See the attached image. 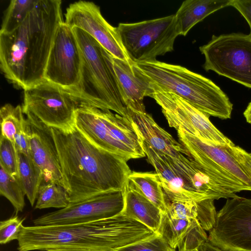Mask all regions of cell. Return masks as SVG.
Returning a JSON list of instances; mask_svg holds the SVG:
<instances>
[{
    "label": "cell",
    "mask_w": 251,
    "mask_h": 251,
    "mask_svg": "<svg viewBox=\"0 0 251 251\" xmlns=\"http://www.w3.org/2000/svg\"><path fill=\"white\" fill-rule=\"evenodd\" d=\"M117 29L129 58L134 63L156 60L172 51L179 35L175 15L134 23H120Z\"/></svg>",
    "instance_id": "obj_8"
},
{
    "label": "cell",
    "mask_w": 251,
    "mask_h": 251,
    "mask_svg": "<svg viewBox=\"0 0 251 251\" xmlns=\"http://www.w3.org/2000/svg\"><path fill=\"white\" fill-rule=\"evenodd\" d=\"M200 251L197 250H195V251Z\"/></svg>",
    "instance_id": "obj_40"
},
{
    "label": "cell",
    "mask_w": 251,
    "mask_h": 251,
    "mask_svg": "<svg viewBox=\"0 0 251 251\" xmlns=\"http://www.w3.org/2000/svg\"><path fill=\"white\" fill-rule=\"evenodd\" d=\"M157 233L121 213L91 222L60 226L23 227L18 251L59 248H88L115 251Z\"/></svg>",
    "instance_id": "obj_3"
},
{
    "label": "cell",
    "mask_w": 251,
    "mask_h": 251,
    "mask_svg": "<svg viewBox=\"0 0 251 251\" xmlns=\"http://www.w3.org/2000/svg\"><path fill=\"white\" fill-rule=\"evenodd\" d=\"M18 179L30 203L33 206L37 199L40 186L44 181V176L30 155L20 152H18Z\"/></svg>",
    "instance_id": "obj_24"
},
{
    "label": "cell",
    "mask_w": 251,
    "mask_h": 251,
    "mask_svg": "<svg viewBox=\"0 0 251 251\" xmlns=\"http://www.w3.org/2000/svg\"><path fill=\"white\" fill-rule=\"evenodd\" d=\"M231 0H187L175 14L179 35L185 36L197 23L211 14L230 6Z\"/></svg>",
    "instance_id": "obj_21"
},
{
    "label": "cell",
    "mask_w": 251,
    "mask_h": 251,
    "mask_svg": "<svg viewBox=\"0 0 251 251\" xmlns=\"http://www.w3.org/2000/svg\"><path fill=\"white\" fill-rule=\"evenodd\" d=\"M124 190H111L70 203L67 207L35 219V226L85 223L107 219L122 213L125 204Z\"/></svg>",
    "instance_id": "obj_13"
},
{
    "label": "cell",
    "mask_w": 251,
    "mask_h": 251,
    "mask_svg": "<svg viewBox=\"0 0 251 251\" xmlns=\"http://www.w3.org/2000/svg\"><path fill=\"white\" fill-rule=\"evenodd\" d=\"M38 0H12L5 11L0 33L7 34L21 26L35 7Z\"/></svg>",
    "instance_id": "obj_26"
},
{
    "label": "cell",
    "mask_w": 251,
    "mask_h": 251,
    "mask_svg": "<svg viewBox=\"0 0 251 251\" xmlns=\"http://www.w3.org/2000/svg\"><path fill=\"white\" fill-rule=\"evenodd\" d=\"M29 124L26 118L15 137V143L18 152L29 155Z\"/></svg>",
    "instance_id": "obj_34"
},
{
    "label": "cell",
    "mask_w": 251,
    "mask_h": 251,
    "mask_svg": "<svg viewBox=\"0 0 251 251\" xmlns=\"http://www.w3.org/2000/svg\"><path fill=\"white\" fill-rule=\"evenodd\" d=\"M113 64L126 106L135 111L146 112L144 98L151 97L153 91L151 85L136 71L133 61L127 62L113 56Z\"/></svg>",
    "instance_id": "obj_18"
},
{
    "label": "cell",
    "mask_w": 251,
    "mask_h": 251,
    "mask_svg": "<svg viewBox=\"0 0 251 251\" xmlns=\"http://www.w3.org/2000/svg\"><path fill=\"white\" fill-rule=\"evenodd\" d=\"M75 126L94 145L126 161L146 156L143 140L129 116L80 103Z\"/></svg>",
    "instance_id": "obj_7"
},
{
    "label": "cell",
    "mask_w": 251,
    "mask_h": 251,
    "mask_svg": "<svg viewBox=\"0 0 251 251\" xmlns=\"http://www.w3.org/2000/svg\"><path fill=\"white\" fill-rule=\"evenodd\" d=\"M70 203L69 194L63 186L53 182H43L39 190L35 208L62 209Z\"/></svg>",
    "instance_id": "obj_25"
},
{
    "label": "cell",
    "mask_w": 251,
    "mask_h": 251,
    "mask_svg": "<svg viewBox=\"0 0 251 251\" xmlns=\"http://www.w3.org/2000/svg\"><path fill=\"white\" fill-rule=\"evenodd\" d=\"M230 148L234 156L251 176V152H248L239 146L234 144Z\"/></svg>",
    "instance_id": "obj_35"
},
{
    "label": "cell",
    "mask_w": 251,
    "mask_h": 251,
    "mask_svg": "<svg viewBox=\"0 0 251 251\" xmlns=\"http://www.w3.org/2000/svg\"><path fill=\"white\" fill-rule=\"evenodd\" d=\"M136 71L151 85L172 93L209 116L231 118L233 104L212 80L180 65L156 60L134 63Z\"/></svg>",
    "instance_id": "obj_5"
},
{
    "label": "cell",
    "mask_w": 251,
    "mask_h": 251,
    "mask_svg": "<svg viewBox=\"0 0 251 251\" xmlns=\"http://www.w3.org/2000/svg\"><path fill=\"white\" fill-rule=\"evenodd\" d=\"M230 6L237 10L247 22L251 35V0H231Z\"/></svg>",
    "instance_id": "obj_36"
},
{
    "label": "cell",
    "mask_w": 251,
    "mask_h": 251,
    "mask_svg": "<svg viewBox=\"0 0 251 251\" xmlns=\"http://www.w3.org/2000/svg\"><path fill=\"white\" fill-rule=\"evenodd\" d=\"M24 219L17 215L2 221L0 223V243L5 244L12 240H18L24 227Z\"/></svg>",
    "instance_id": "obj_33"
},
{
    "label": "cell",
    "mask_w": 251,
    "mask_h": 251,
    "mask_svg": "<svg viewBox=\"0 0 251 251\" xmlns=\"http://www.w3.org/2000/svg\"><path fill=\"white\" fill-rule=\"evenodd\" d=\"M208 241L223 251H251V199H227L217 212Z\"/></svg>",
    "instance_id": "obj_11"
},
{
    "label": "cell",
    "mask_w": 251,
    "mask_h": 251,
    "mask_svg": "<svg viewBox=\"0 0 251 251\" xmlns=\"http://www.w3.org/2000/svg\"><path fill=\"white\" fill-rule=\"evenodd\" d=\"M26 118L29 124V155L42 171L43 182H55L64 186L59 157L50 128L31 116H26Z\"/></svg>",
    "instance_id": "obj_17"
},
{
    "label": "cell",
    "mask_w": 251,
    "mask_h": 251,
    "mask_svg": "<svg viewBox=\"0 0 251 251\" xmlns=\"http://www.w3.org/2000/svg\"><path fill=\"white\" fill-rule=\"evenodd\" d=\"M61 0H38L23 24L0 33V68L5 77L25 90L43 81L62 17Z\"/></svg>",
    "instance_id": "obj_2"
},
{
    "label": "cell",
    "mask_w": 251,
    "mask_h": 251,
    "mask_svg": "<svg viewBox=\"0 0 251 251\" xmlns=\"http://www.w3.org/2000/svg\"><path fill=\"white\" fill-rule=\"evenodd\" d=\"M163 212L128 181L126 187L125 215L144 224L157 233Z\"/></svg>",
    "instance_id": "obj_20"
},
{
    "label": "cell",
    "mask_w": 251,
    "mask_h": 251,
    "mask_svg": "<svg viewBox=\"0 0 251 251\" xmlns=\"http://www.w3.org/2000/svg\"><path fill=\"white\" fill-rule=\"evenodd\" d=\"M198 250L200 251H223L212 245L208 241L201 245Z\"/></svg>",
    "instance_id": "obj_37"
},
{
    "label": "cell",
    "mask_w": 251,
    "mask_h": 251,
    "mask_svg": "<svg viewBox=\"0 0 251 251\" xmlns=\"http://www.w3.org/2000/svg\"><path fill=\"white\" fill-rule=\"evenodd\" d=\"M82 57L80 81L68 91L79 103L113 111L128 117V108L119 89L113 64V56L83 30L74 27Z\"/></svg>",
    "instance_id": "obj_6"
},
{
    "label": "cell",
    "mask_w": 251,
    "mask_h": 251,
    "mask_svg": "<svg viewBox=\"0 0 251 251\" xmlns=\"http://www.w3.org/2000/svg\"><path fill=\"white\" fill-rule=\"evenodd\" d=\"M64 22L88 33L113 57L127 62L131 61L123 46L117 27L107 22L100 7L94 2L80 0L70 4L65 13Z\"/></svg>",
    "instance_id": "obj_16"
},
{
    "label": "cell",
    "mask_w": 251,
    "mask_h": 251,
    "mask_svg": "<svg viewBox=\"0 0 251 251\" xmlns=\"http://www.w3.org/2000/svg\"><path fill=\"white\" fill-rule=\"evenodd\" d=\"M26 119L22 106L5 104L0 109L1 135L11 141L15 146V135Z\"/></svg>",
    "instance_id": "obj_27"
},
{
    "label": "cell",
    "mask_w": 251,
    "mask_h": 251,
    "mask_svg": "<svg viewBox=\"0 0 251 251\" xmlns=\"http://www.w3.org/2000/svg\"><path fill=\"white\" fill-rule=\"evenodd\" d=\"M0 165L12 176L18 177V155L16 146L13 143L0 135Z\"/></svg>",
    "instance_id": "obj_31"
},
{
    "label": "cell",
    "mask_w": 251,
    "mask_h": 251,
    "mask_svg": "<svg viewBox=\"0 0 251 251\" xmlns=\"http://www.w3.org/2000/svg\"><path fill=\"white\" fill-rule=\"evenodd\" d=\"M129 183L144 197L151 201L163 213L167 209V203L162 185L156 172H132Z\"/></svg>",
    "instance_id": "obj_23"
},
{
    "label": "cell",
    "mask_w": 251,
    "mask_h": 251,
    "mask_svg": "<svg viewBox=\"0 0 251 251\" xmlns=\"http://www.w3.org/2000/svg\"><path fill=\"white\" fill-rule=\"evenodd\" d=\"M192 220L176 219L163 213L157 233L173 248L176 249L189 228Z\"/></svg>",
    "instance_id": "obj_28"
},
{
    "label": "cell",
    "mask_w": 251,
    "mask_h": 251,
    "mask_svg": "<svg viewBox=\"0 0 251 251\" xmlns=\"http://www.w3.org/2000/svg\"><path fill=\"white\" fill-rule=\"evenodd\" d=\"M24 90L25 115L49 128L67 130L75 126L79 103L67 90L45 79Z\"/></svg>",
    "instance_id": "obj_10"
},
{
    "label": "cell",
    "mask_w": 251,
    "mask_h": 251,
    "mask_svg": "<svg viewBox=\"0 0 251 251\" xmlns=\"http://www.w3.org/2000/svg\"><path fill=\"white\" fill-rule=\"evenodd\" d=\"M0 166V194L11 202L17 213L22 212L25 205V196L23 188L18 178Z\"/></svg>",
    "instance_id": "obj_29"
},
{
    "label": "cell",
    "mask_w": 251,
    "mask_h": 251,
    "mask_svg": "<svg viewBox=\"0 0 251 251\" xmlns=\"http://www.w3.org/2000/svg\"><path fill=\"white\" fill-rule=\"evenodd\" d=\"M115 251H176L158 234Z\"/></svg>",
    "instance_id": "obj_32"
},
{
    "label": "cell",
    "mask_w": 251,
    "mask_h": 251,
    "mask_svg": "<svg viewBox=\"0 0 251 251\" xmlns=\"http://www.w3.org/2000/svg\"><path fill=\"white\" fill-rule=\"evenodd\" d=\"M246 121L251 124V101L248 105L246 109L243 113Z\"/></svg>",
    "instance_id": "obj_39"
},
{
    "label": "cell",
    "mask_w": 251,
    "mask_h": 251,
    "mask_svg": "<svg viewBox=\"0 0 251 251\" xmlns=\"http://www.w3.org/2000/svg\"><path fill=\"white\" fill-rule=\"evenodd\" d=\"M128 116L143 141L156 150L174 158L189 156L184 147L161 127L146 112H139L128 108Z\"/></svg>",
    "instance_id": "obj_19"
},
{
    "label": "cell",
    "mask_w": 251,
    "mask_h": 251,
    "mask_svg": "<svg viewBox=\"0 0 251 251\" xmlns=\"http://www.w3.org/2000/svg\"><path fill=\"white\" fill-rule=\"evenodd\" d=\"M47 251H105L101 250L88 248H59L48 250Z\"/></svg>",
    "instance_id": "obj_38"
},
{
    "label": "cell",
    "mask_w": 251,
    "mask_h": 251,
    "mask_svg": "<svg viewBox=\"0 0 251 251\" xmlns=\"http://www.w3.org/2000/svg\"><path fill=\"white\" fill-rule=\"evenodd\" d=\"M214 201L209 199L168 202L165 213L173 218L197 220L205 230L209 231L214 225L217 214Z\"/></svg>",
    "instance_id": "obj_22"
},
{
    "label": "cell",
    "mask_w": 251,
    "mask_h": 251,
    "mask_svg": "<svg viewBox=\"0 0 251 251\" xmlns=\"http://www.w3.org/2000/svg\"><path fill=\"white\" fill-rule=\"evenodd\" d=\"M200 50L203 67L251 88V35L231 33L213 35Z\"/></svg>",
    "instance_id": "obj_9"
},
{
    "label": "cell",
    "mask_w": 251,
    "mask_h": 251,
    "mask_svg": "<svg viewBox=\"0 0 251 251\" xmlns=\"http://www.w3.org/2000/svg\"><path fill=\"white\" fill-rule=\"evenodd\" d=\"M176 130L180 144L191 158L220 176L251 191V176L232 153L230 145L206 142L181 128Z\"/></svg>",
    "instance_id": "obj_15"
},
{
    "label": "cell",
    "mask_w": 251,
    "mask_h": 251,
    "mask_svg": "<svg viewBox=\"0 0 251 251\" xmlns=\"http://www.w3.org/2000/svg\"><path fill=\"white\" fill-rule=\"evenodd\" d=\"M207 241L208 236L205 230L198 220L193 219L189 228L178 244V251L197 250Z\"/></svg>",
    "instance_id": "obj_30"
},
{
    "label": "cell",
    "mask_w": 251,
    "mask_h": 251,
    "mask_svg": "<svg viewBox=\"0 0 251 251\" xmlns=\"http://www.w3.org/2000/svg\"><path fill=\"white\" fill-rule=\"evenodd\" d=\"M151 85V97L161 106L170 127L181 128L206 142L222 146L233 143L213 125L209 115L175 94Z\"/></svg>",
    "instance_id": "obj_12"
},
{
    "label": "cell",
    "mask_w": 251,
    "mask_h": 251,
    "mask_svg": "<svg viewBox=\"0 0 251 251\" xmlns=\"http://www.w3.org/2000/svg\"><path fill=\"white\" fill-rule=\"evenodd\" d=\"M148 161L158 175L167 203L237 197L230 181L201 165L190 156L174 158L143 142Z\"/></svg>",
    "instance_id": "obj_4"
},
{
    "label": "cell",
    "mask_w": 251,
    "mask_h": 251,
    "mask_svg": "<svg viewBox=\"0 0 251 251\" xmlns=\"http://www.w3.org/2000/svg\"><path fill=\"white\" fill-rule=\"evenodd\" d=\"M82 65L81 50L74 28L63 22L56 31L44 79L71 91L78 84Z\"/></svg>",
    "instance_id": "obj_14"
},
{
    "label": "cell",
    "mask_w": 251,
    "mask_h": 251,
    "mask_svg": "<svg viewBox=\"0 0 251 251\" xmlns=\"http://www.w3.org/2000/svg\"><path fill=\"white\" fill-rule=\"evenodd\" d=\"M70 203L101 193L125 189L132 172L127 161L92 143L75 127L50 128Z\"/></svg>",
    "instance_id": "obj_1"
}]
</instances>
